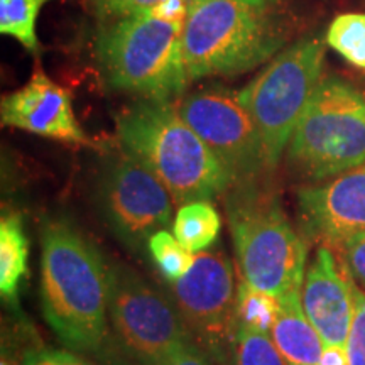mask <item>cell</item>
Segmentation results:
<instances>
[{"label": "cell", "mask_w": 365, "mask_h": 365, "mask_svg": "<svg viewBox=\"0 0 365 365\" xmlns=\"http://www.w3.org/2000/svg\"><path fill=\"white\" fill-rule=\"evenodd\" d=\"M41 304L48 325L73 352L100 354L110 335V266L66 218L41 228Z\"/></svg>", "instance_id": "obj_1"}, {"label": "cell", "mask_w": 365, "mask_h": 365, "mask_svg": "<svg viewBox=\"0 0 365 365\" xmlns=\"http://www.w3.org/2000/svg\"><path fill=\"white\" fill-rule=\"evenodd\" d=\"M117 139L176 203L212 202L230 190L228 171L173 102L143 98L134 103L117 118Z\"/></svg>", "instance_id": "obj_2"}, {"label": "cell", "mask_w": 365, "mask_h": 365, "mask_svg": "<svg viewBox=\"0 0 365 365\" xmlns=\"http://www.w3.org/2000/svg\"><path fill=\"white\" fill-rule=\"evenodd\" d=\"M223 196L240 279L277 299L301 291L307 276V244L291 225L266 176L235 182Z\"/></svg>", "instance_id": "obj_3"}, {"label": "cell", "mask_w": 365, "mask_h": 365, "mask_svg": "<svg viewBox=\"0 0 365 365\" xmlns=\"http://www.w3.org/2000/svg\"><path fill=\"white\" fill-rule=\"evenodd\" d=\"M182 51L190 80L232 76L269 61L286 44L272 9L237 0H188Z\"/></svg>", "instance_id": "obj_4"}, {"label": "cell", "mask_w": 365, "mask_h": 365, "mask_svg": "<svg viewBox=\"0 0 365 365\" xmlns=\"http://www.w3.org/2000/svg\"><path fill=\"white\" fill-rule=\"evenodd\" d=\"M97 56L105 83L143 98L180 97L190 81L182 51V26L153 14L105 24Z\"/></svg>", "instance_id": "obj_5"}, {"label": "cell", "mask_w": 365, "mask_h": 365, "mask_svg": "<svg viewBox=\"0 0 365 365\" xmlns=\"http://www.w3.org/2000/svg\"><path fill=\"white\" fill-rule=\"evenodd\" d=\"M296 176L325 181L365 163V95L340 78L318 85L286 150Z\"/></svg>", "instance_id": "obj_6"}, {"label": "cell", "mask_w": 365, "mask_h": 365, "mask_svg": "<svg viewBox=\"0 0 365 365\" xmlns=\"http://www.w3.org/2000/svg\"><path fill=\"white\" fill-rule=\"evenodd\" d=\"M325 44L318 38L299 39L287 46L255 78L239 91L240 102L252 115L261 135L264 163L271 173L284 156L322 83Z\"/></svg>", "instance_id": "obj_7"}, {"label": "cell", "mask_w": 365, "mask_h": 365, "mask_svg": "<svg viewBox=\"0 0 365 365\" xmlns=\"http://www.w3.org/2000/svg\"><path fill=\"white\" fill-rule=\"evenodd\" d=\"M108 325L134 365H163L195 344L176 304L125 266H110Z\"/></svg>", "instance_id": "obj_8"}, {"label": "cell", "mask_w": 365, "mask_h": 365, "mask_svg": "<svg viewBox=\"0 0 365 365\" xmlns=\"http://www.w3.org/2000/svg\"><path fill=\"white\" fill-rule=\"evenodd\" d=\"M195 344L217 365H230L239 328L234 266L220 250L195 254L193 266L181 279L170 282Z\"/></svg>", "instance_id": "obj_9"}, {"label": "cell", "mask_w": 365, "mask_h": 365, "mask_svg": "<svg viewBox=\"0 0 365 365\" xmlns=\"http://www.w3.org/2000/svg\"><path fill=\"white\" fill-rule=\"evenodd\" d=\"M103 220L127 247H148L149 239L173 223V196L166 186L122 150L105 164L97 186Z\"/></svg>", "instance_id": "obj_10"}, {"label": "cell", "mask_w": 365, "mask_h": 365, "mask_svg": "<svg viewBox=\"0 0 365 365\" xmlns=\"http://www.w3.org/2000/svg\"><path fill=\"white\" fill-rule=\"evenodd\" d=\"M176 107L223 164L232 185L267 175L261 135L239 91L205 88L181 98Z\"/></svg>", "instance_id": "obj_11"}, {"label": "cell", "mask_w": 365, "mask_h": 365, "mask_svg": "<svg viewBox=\"0 0 365 365\" xmlns=\"http://www.w3.org/2000/svg\"><path fill=\"white\" fill-rule=\"evenodd\" d=\"M303 234L323 245H339L365 230V163L298 191Z\"/></svg>", "instance_id": "obj_12"}, {"label": "cell", "mask_w": 365, "mask_h": 365, "mask_svg": "<svg viewBox=\"0 0 365 365\" xmlns=\"http://www.w3.org/2000/svg\"><path fill=\"white\" fill-rule=\"evenodd\" d=\"M2 124L68 144H90L73 112L68 90L36 71L19 90L4 95L0 103Z\"/></svg>", "instance_id": "obj_13"}, {"label": "cell", "mask_w": 365, "mask_h": 365, "mask_svg": "<svg viewBox=\"0 0 365 365\" xmlns=\"http://www.w3.org/2000/svg\"><path fill=\"white\" fill-rule=\"evenodd\" d=\"M354 284L330 245H319L307 269L301 303L325 345L346 346L354 318Z\"/></svg>", "instance_id": "obj_14"}, {"label": "cell", "mask_w": 365, "mask_h": 365, "mask_svg": "<svg viewBox=\"0 0 365 365\" xmlns=\"http://www.w3.org/2000/svg\"><path fill=\"white\" fill-rule=\"evenodd\" d=\"M281 308L271 336L286 365H322V336L309 323L301 303V291H291L279 299Z\"/></svg>", "instance_id": "obj_15"}, {"label": "cell", "mask_w": 365, "mask_h": 365, "mask_svg": "<svg viewBox=\"0 0 365 365\" xmlns=\"http://www.w3.org/2000/svg\"><path fill=\"white\" fill-rule=\"evenodd\" d=\"M27 244L29 242L19 213L4 212L0 220V294L7 304L14 307L27 274Z\"/></svg>", "instance_id": "obj_16"}, {"label": "cell", "mask_w": 365, "mask_h": 365, "mask_svg": "<svg viewBox=\"0 0 365 365\" xmlns=\"http://www.w3.org/2000/svg\"><path fill=\"white\" fill-rule=\"evenodd\" d=\"M220 230V215L207 200L181 205L173 220V234L193 254L205 252L212 247Z\"/></svg>", "instance_id": "obj_17"}, {"label": "cell", "mask_w": 365, "mask_h": 365, "mask_svg": "<svg viewBox=\"0 0 365 365\" xmlns=\"http://www.w3.org/2000/svg\"><path fill=\"white\" fill-rule=\"evenodd\" d=\"M48 0H0V33L11 36L24 46L27 51H39L36 24L41 7Z\"/></svg>", "instance_id": "obj_18"}, {"label": "cell", "mask_w": 365, "mask_h": 365, "mask_svg": "<svg viewBox=\"0 0 365 365\" xmlns=\"http://www.w3.org/2000/svg\"><path fill=\"white\" fill-rule=\"evenodd\" d=\"M327 44L346 63L365 71V14L346 12L335 17L327 31Z\"/></svg>", "instance_id": "obj_19"}, {"label": "cell", "mask_w": 365, "mask_h": 365, "mask_svg": "<svg viewBox=\"0 0 365 365\" xmlns=\"http://www.w3.org/2000/svg\"><path fill=\"white\" fill-rule=\"evenodd\" d=\"M230 365H286L271 333L255 330L239 323Z\"/></svg>", "instance_id": "obj_20"}, {"label": "cell", "mask_w": 365, "mask_h": 365, "mask_svg": "<svg viewBox=\"0 0 365 365\" xmlns=\"http://www.w3.org/2000/svg\"><path fill=\"white\" fill-rule=\"evenodd\" d=\"M279 308L281 303L276 296L240 279L239 293H237V317L242 325L271 333V328L279 314Z\"/></svg>", "instance_id": "obj_21"}, {"label": "cell", "mask_w": 365, "mask_h": 365, "mask_svg": "<svg viewBox=\"0 0 365 365\" xmlns=\"http://www.w3.org/2000/svg\"><path fill=\"white\" fill-rule=\"evenodd\" d=\"M148 250L156 264L158 271L168 282H176L190 271L195 262V254L190 252L175 234L159 230L149 239Z\"/></svg>", "instance_id": "obj_22"}, {"label": "cell", "mask_w": 365, "mask_h": 365, "mask_svg": "<svg viewBox=\"0 0 365 365\" xmlns=\"http://www.w3.org/2000/svg\"><path fill=\"white\" fill-rule=\"evenodd\" d=\"M161 0H91V7L102 24H110L127 17L150 14Z\"/></svg>", "instance_id": "obj_23"}, {"label": "cell", "mask_w": 365, "mask_h": 365, "mask_svg": "<svg viewBox=\"0 0 365 365\" xmlns=\"http://www.w3.org/2000/svg\"><path fill=\"white\" fill-rule=\"evenodd\" d=\"M349 365H365V291L354 284V318L346 340Z\"/></svg>", "instance_id": "obj_24"}, {"label": "cell", "mask_w": 365, "mask_h": 365, "mask_svg": "<svg viewBox=\"0 0 365 365\" xmlns=\"http://www.w3.org/2000/svg\"><path fill=\"white\" fill-rule=\"evenodd\" d=\"M344 255V266L354 282L365 291V230L346 237L339 244Z\"/></svg>", "instance_id": "obj_25"}, {"label": "cell", "mask_w": 365, "mask_h": 365, "mask_svg": "<svg viewBox=\"0 0 365 365\" xmlns=\"http://www.w3.org/2000/svg\"><path fill=\"white\" fill-rule=\"evenodd\" d=\"M22 365H90L78 354L58 349H33L22 357Z\"/></svg>", "instance_id": "obj_26"}, {"label": "cell", "mask_w": 365, "mask_h": 365, "mask_svg": "<svg viewBox=\"0 0 365 365\" xmlns=\"http://www.w3.org/2000/svg\"><path fill=\"white\" fill-rule=\"evenodd\" d=\"M188 0H161L150 14L164 22L185 26L186 17H188Z\"/></svg>", "instance_id": "obj_27"}, {"label": "cell", "mask_w": 365, "mask_h": 365, "mask_svg": "<svg viewBox=\"0 0 365 365\" xmlns=\"http://www.w3.org/2000/svg\"><path fill=\"white\" fill-rule=\"evenodd\" d=\"M163 365H213V362L198 345L190 344L182 346L180 352H176Z\"/></svg>", "instance_id": "obj_28"}, {"label": "cell", "mask_w": 365, "mask_h": 365, "mask_svg": "<svg viewBox=\"0 0 365 365\" xmlns=\"http://www.w3.org/2000/svg\"><path fill=\"white\" fill-rule=\"evenodd\" d=\"M322 365H349L346 346L325 345V349H323Z\"/></svg>", "instance_id": "obj_29"}, {"label": "cell", "mask_w": 365, "mask_h": 365, "mask_svg": "<svg viewBox=\"0 0 365 365\" xmlns=\"http://www.w3.org/2000/svg\"><path fill=\"white\" fill-rule=\"evenodd\" d=\"M237 2H244V4H249V6L261 7V9H274L277 4H281L282 0H237Z\"/></svg>", "instance_id": "obj_30"}, {"label": "cell", "mask_w": 365, "mask_h": 365, "mask_svg": "<svg viewBox=\"0 0 365 365\" xmlns=\"http://www.w3.org/2000/svg\"><path fill=\"white\" fill-rule=\"evenodd\" d=\"M0 365H16V362H14L12 357L6 352V350H4L2 354V362H0Z\"/></svg>", "instance_id": "obj_31"}]
</instances>
